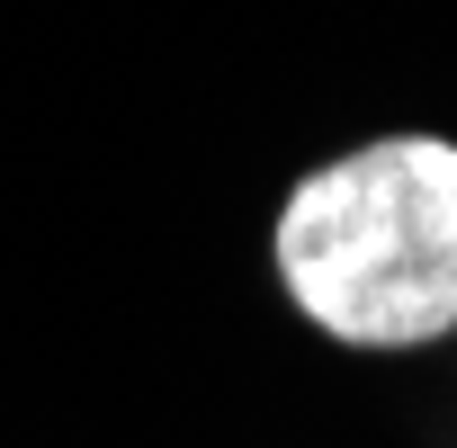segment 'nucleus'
Segmentation results:
<instances>
[{
    "mask_svg": "<svg viewBox=\"0 0 457 448\" xmlns=\"http://www.w3.org/2000/svg\"><path fill=\"white\" fill-rule=\"evenodd\" d=\"M270 261L287 305L350 350L448 341L457 332V144L430 126H395L314 162L270 215Z\"/></svg>",
    "mask_w": 457,
    "mask_h": 448,
    "instance_id": "obj_1",
    "label": "nucleus"
}]
</instances>
